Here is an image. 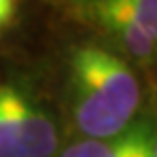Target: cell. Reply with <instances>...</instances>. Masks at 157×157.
Listing matches in <instances>:
<instances>
[{"label":"cell","mask_w":157,"mask_h":157,"mask_svg":"<svg viewBox=\"0 0 157 157\" xmlns=\"http://www.w3.org/2000/svg\"><path fill=\"white\" fill-rule=\"evenodd\" d=\"M65 143L59 121L18 84H0V157H55Z\"/></svg>","instance_id":"obj_2"},{"label":"cell","mask_w":157,"mask_h":157,"mask_svg":"<svg viewBox=\"0 0 157 157\" xmlns=\"http://www.w3.org/2000/svg\"><path fill=\"white\" fill-rule=\"evenodd\" d=\"M6 25H8V23H6V21H4V18H2V17H0V29H2V27H6Z\"/></svg>","instance_id":"obj_7"},{"label":"cell","mask_w":157,"mask_h":157,"mask_svg":"<svg viewBox=\"0 0 157 157\" xmlns=\"http://www.w3.org/2000/svg\"><path fill=\"white\" fill-rule=\"evenodd\" d=\"M135 18L141 29L157 37V0H112Z\"/></svg>","instance_id":"obj_5"},{"label":"cell","mask_w":157,"mask_h":157,"mask_svg":"<svg viewBox=\"0 0 157 157\" xmlns=\"http://www.w3.org/2000/svg\"><path fill=\"white\" fill-rule=\"evenodd\" d=\"M17 4H18V0H0V17L4 18L6 23H10L12 18H14Z\"/></svg>","instance_id":"obj_6"},{"label":"cell","mask_w":157,"mask_h":157,"mask_svg":"<svg viewBox=\"0 0 157 157\" xmlns=\"http://www.w3.org/2000/svg\"><path fill=\"white\" fill-rule=\"evenodd\" d=\"M92 14L100 23V27L106 33H110L133 57L147 59L153 55L155 37L145 33L135 23V18L127 10H122L118 4H114L112 0H94Z\"/></svg>","instance_id":"obj_4"},{"label":"cell","mask_w":157,"mask_h":157,"mask_svg":"<svg viewBox=\"0 0 157 157\" xmlns=\"http://www.w3.org/2000/svg\"><path fill=\"white\" fill-rule=\"evenodd\" d=\"M55 157H157V133L149 118H137L110 137H76Z\"/></svg>","instance_id":"obj_3"},{"label":"cell","mask_w":157,"mask_h":157,"mask_svg":"<svg viewBox=\"0 0 157 157\" xmlns=\"http://www.w3.org/2000/svg\"><path fill=\"white\" fill-rule=\"evenodd\" d=\"M71 122L78 137H110L137 121L141 86L131 65L98 45H82L70 59Z\"/></svg>","instance_id":"obj_1"}]
</instances>
